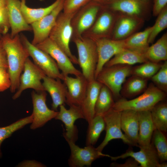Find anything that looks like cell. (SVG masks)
<instances>
[{
  "label": "cell",
  "mask_w": 167,
  "mask_h": 167,
  "mask_svg": "<svg viewBox=\"0 0 167 167\" xmlns=\"http://www.w3.org/2000/svg\"><path fill=\"white\" fill-rule=\"evenodd\" d=\"M0 39L6 54L7 71L11 82L10 90L11 92H15L19 87L21 73L29 55L21 41L20 34L11 37L7 33Z\"/></svg>",
  "instance_id": "cell-1"
},
{
  "label": "cell",
  "mask_w": 167,
  "mask_h": 167,
  "mask_svg": "<svg viewBox=\"0 0 167 167\" xmlns=\"http://www.w3.org/2000/svg\"><path fill=\"white\" fill-rule=\"evenodd\" d=\"M166 94L153 84L150 83L143 93L138 97L129 100L125 98L118 100L114 102L113 109L120 111L126 109L137 112L150 111L157 103L164 100Z\"/></svg>",
  "instance_id": "cell-2"
},
{
  "label": "cell",
  "mask_w": 167,
  "mask_h": 167,
  "mask_svg": "<svg viewBox=\"0 0 167 167\" xmlns=\"http://www.w3.org/2000/svg\"><path fill=\"white\" fill-rule=\"evenodd\" d=\"M77 48L78 64L84 76L88 82L95 79L98 62V54L95 41L90 38L81 36L73 39Z\"/></svg>",
  "instance_id": "cell-3"
},
{
  "label": "cell",
  "mask_w": 167,
  "mask_h": 167,
  "mask_svg": "<svg viewBox=\"0 0 167 167\" xmlns=\"http://www.w3.org/2000/svg\"><path fill=\"white\" fill-rule=\"evenodd\" d=\"M76 13L66 14L61 12L49 37L65 53L73 64H78L77 58L72 54L70 48L73 32L71 20Z\"/></svg>",
  "instance_id": "cell-4"
},
{
  "label": "cell",
  "mask_w": 167,
  "mask_h": 167,
  "mask_svg": "<svg viewBox=\"0 0 167 167\" xmlns=\"http://www.w3.org/2000/svg\"><path fill=\"white\" fill-rule=\"evenodd\" d=\"M132 68L131 66L124 64L104 66L95 80L106 86L113 96L119 99L126 78L131 75Z\"/></svg>",
  "instance_id": "cell-5"
},
{
  "label": "cell",
  "mask_w": 167,
  "mask_h": 167,
  "mask_svg": "<svg viewBox=\"0 0 167 167\" xmlns=\"http://www.w3.org/2000/svg\"><path fill=\"white\" fill-rule=\"evenodd\" d=\"M21 41L27 50L34 63L40 68L46 76L63 80L64 76L54 60L48 53L32 44L22 33L20 34Z\"/></svg>",
  "instance_id": "cell-6"
},
{
  "label": "cell",
  "mask_w": 167,
  "mask_h": 167,
  "mask_svg": "<svg viewBox=\"0 0 167 167\" xmlns=\"http://www.w3.org/2000/svg\"><path fill=\"white\" fill-rule=\"evenodd\" d=\"M119 13L102 5L92 26L86 32V36L92 39L111 38Z\"/></svg>",
  "instance_id": "cell-7"
},
{
  "label": "cell",
  "mask_w": 167,
  "mask_h": 167,
  "mask_svg": "<svg viewBox=\"0 0 167 167\" xmlns=\"http://www.w3.org/2000/svg\"><path fill=\"white\" fill-rule=\"evenodd\" d=\"M23 71L19 87L12 97L14 100L19 97L23 92L27 89H33L37 92L45 91L41 81L46 75L28 58L25 62Z\"/></svg>",
  "instance_id": "cell-8"
},
{
  "label": "cell",
  "mask_w": 167,
  "mask_h": 167,
  "mask_svg": "<svg viewBox=\"0 0 167 167\" xmlns=\"http://www.w3.org/2000/svg\"><path fill=\"white\" fill-rule=\"evenodd\" d=\"M102 6L91 1L76 13L71 20L73 39L82 36L92 26Z\"/></svg>",
  "instance_id": "cell-9"
},
{
  "label": "cell",
  "mask_w": 167,
  "mask_h": 167,
  "mask_svg": "<svg viewBox=\"0 0 167 167\" xmlns=\"http://www.w3.org/2000/svg\"><path fill=\"white\" fill-rule=\"evenodd\" d=\"M36 46L48 53L54 60L64 76L69 75L76 76L82 74L74 66L65 53L49 37Z\"/></svg>",
  "instance_id": "cell-10"
},
{
  "label": "cell",
  "mask_w": 167,
  "mask_h": 167,
  "mask_svg": "<svg viewBox=\"0 0 167 167\" xmlns=\"http://www.w3.org/2000/svg\"><path fill=\"white\" fill-rule=\"evenodd\" d=\"M121 111L111 109L103 115L105 124L106 134L104 139L96 148L102 152L104 148L111 140L120 139L125 143L134 146L122 131L121 126Z\"/></svg>",
  "instance_id": "cell-11"
},
{
  "label": "cell",
  "mask_w": 167,
  "mask_h": 167,
  "mask_svg": "<svg viewBox=\"0 0 167 167\" xmlns=\"http://www.w3.org/2000/svg\"><path fill=\"white\" fill-rule=\"evenodd\" d=\"M33 109L32 121L30 128L34 130L41 127L47 122L55 118L58 112L50 109L46 104L47 94L45 91L31 93Z\"/></svg>",
  "instance_id": "cell-12"
},
{
  "label": "cell",
  "mask_w": 167,
  "mask_h": 167,
  "mask_svg": "<svg viewBox=\"0 0 167 167\" xmlns=\"http://www.w3.org/2000/svg\"><path fill=\"white\" fill-rule=\"evenodd\" d=\"M96 44L98 62L95 79L105 64L115 55L125 49L124 40H117L110 38L93 39Z\"/></svg>",
  "instance_id": "cell-13"
},
{
  "label": "cell",
  "mask_w": 167,
  "mask_h": 167,
  "mask_svg": "<svg viewBox=\"0 0 167 167\" xmlns=\"http://www.w3.org/2000/svg\"><path fill=\"white\" fill-rule=\"evenodd\" d=\"M66 140L71 151L68 160V164L70 167L90 166L92 162L96 159L104 156L108 157V155L103 154L93 145H88L84 148H81L75 142L67 139Z\"/></svg>",
  "instance_id": "cell-14"
},
{
  "label": "cell",
  "mask_w": 167,
  "mask_h": 167,
  "mask_svg": "<svg viewBox=\"0 0 167 167\" xmlns=\"http://www.w3.org/2000/svg\"><path fill=\"white\" fill-rule=\"evenodd\" d=\"M63 2L64 0H61L49 13L30 25L33 33L32 44L36 45L49 37L58 15L63 10Z\"/></svg>",
  "instance_id": "cell-15"
},
{
  "label": "cell",
  "mask_w": 167,
  "mask_h": 167,
  "mask_svg": "<svg viewBox=\"0 0 167 167\" xmlns=\"http://www.w3.org/2000/svg\"><path fill=\"white\" fill-rule=\"evenodd\" d=\"M104 5L115 12L144 20L149 12V0H110Z\"/></svg>",
  "instance_id": "cell-16"
},
{
  "label": "cell",
  "mask_w": 167,
  "mask_h": 167,
  "mask_svg": "<svg viewBox=\"0 0 167 167\" xmlns=\"http://www.w3.org/2000/svg\"><path fill=\"white\" fill-rule=\"evenodd\" d=\"M144 20L138 17L119 13L111 38L117 40L126 39L142 27Z\"/></svg>",
  "instance_id": "cell-17"
},
{
  "label": "cell",
  "mask_w": 167,
  "mask_h": 167,
  "mask_svg": "<svg viewBox=\"0 0 167 167\" xmlns=\"http://www.w3.org/2000/svg\"><path fill=\"white\" fill-rule=\"evenodd\" d=\"M69 106L70 108L67 109L64 105H60V110L54 118L64 124L66 132L63 135L66 140L75 143L77 138V131L75 122L78 119L84 118L80 106L74 105Z\"/></svg>",
  "instance_id": "cell-18"
},
{
  "label": "cell",
  "mask_w": 167,
  "mask_h": 167,
  "mask_svg": "<svg viewBox=\"0 0 167 167\" xmlns=\"http://www.w3.org/2000/svg\"><path fill=\"white\" fill-rule=\"evenodd\" d=\"M67 89L66 103L80 106L85 97L89 82L83 75L75 77L64 76L62 80Z\"/></svg>",
  "instance_id": "cell-19"
},
{
  "label": "cell",
  "mask_w": 167,
  "mask_h": 167,
  "mask_svg": "<svg viewBox=\"0 0 167 167\" xmlns=\"http://www.w3.org/2000/svg\"><path fill=\"white\" fill-rule=\"evenodd\" d=\"M140 150L136 152L128 149L120 155L113 156L109 155L112 161L131 157L140 165L141 167H159L160 163L156 150L153 145L151 144L146 147H139Z\"/></svg>",
  "instance_id": "cell-20"
},
{
  "label": "cell",
  "mask_w": 167,
  "mask_h": 167,
  "mask_svg": "<svg viewBox=\"0 0 167 167\" xmlns=\"http://www.w3.org/2000/svg\"><path fill=\"white\" fill-rule=\"evenodd\" d=\"M10 24L11 37L23 31H31V25L25 21L21 8L20 0H6Z\"/></svg>",
  "instance_id": "cell-21"
},
{
  "label": "cell",
  "mask_w": 167,
  "mask_h": 167,
  "mask_svg": "<svg viewBox=\"0 0 167 167\" xmlns=\"http://www.w3.org/2000/svg\"><path fill=\"white\" fill-rule=\"evenodd\" d=\"M61 80L47 76L42 79L45 91L49 93L52 99V109L56 111L60 105H64L66 101L67 89L65 84Z\"/></svg>",
  "instance_id": "cell-22"
},
{
  "label": "cell",
  "mask_w": 167,
  "mask_h": 167,
  "mask_svg": "<svg viewBox=\"0 0 167 167\" xmlns=\"http://www.w3.org/2000/svg\"><path fill=\"white\" fill-rule=\"evenodd\" d=\"M121 126L126 137L134 146H138L139 123L137 112L131 109L122 111Z\"/></svg>",
  "instance_id": "cell-23"
},
{
  "label": "cell",
  "mask_w": 167,
  "mask_h": 167,
  "mask_svg": "<svg viewBox=\"0 0 167 167\" xmlns=\"http://www.w3.org/2000/svg\"><path fill=\"white\" fill-rule=\"evenodd\" d=\"M102 84L96 80L89 82L86 95L80 106L84 119L89 123L95 115V107Z\"/></svg>",
  "instance_id": "cell-24"
},
{
  "label": "cell",
  "mask_w": 167,
  "mask_h": 167,
  "mask_svg": "<svg viewBox=\"0 0 167 167\" xmlns=\"http://www.w3.org/2000/svg\"><path fill=\"white\" fill-rule=\"evenodd\" d=\"M139 123L138 147L148 146L151 141L155 128L150 111L137 112Z\"/></svg>",
  "instance_id": "cell-25"
},
{
  "label": "cell",
  "mask_w": 167,
  "mask_h": 167,
  "mask_svg": "<svg viewBox=\"0 0 167 167\" xmlns=\"http://www.w3.org/2000/svg\"><path fill=\"white\" fill-rule=\"evenodd\" d=\"M152 26L136 32L124 40L126 49L144 54L149 47L148 39Z\"/></svg>",
  "instance_id": "cell-26"
},
{
  "label": "cell",
  "mask_w": 167,
  "mask_h": 167,
  "mask_svg": "<svg viewBox=\"0 0 167 167\" xmlns=\"http://www.w3.org/2000/svg\"><path fill=\"white\" fill-rule=\"evenodd\" d=\"M148 61L144 54L125 49L115 55L104 66H109L118 64L131 66L136 63H142Z\"/></svg>",
  "instance_id": "cell-27"
},
{
  "label": "cell",
  "mask_w": 167,
  "mask_h": 167,
  "mask_svg": "<svg viewBox=\"0 0 167 167\" xmlns=\"http://www.w3.org/2000/svg\"><path fill=\"white\" fill-rule=\"evenodd\" d=\"M61 1L56 0L46 7L35 8L28 6L26 4V0H20L21 11L27 23L31 25L49 13L58 6Z\"/></svg>",
  "instance_id": "cell-28"
},
{
  "label": "cell",
  "mask_w": 167,
  "mask_h": 167,
  "mask_svg": "<svg viewBox=\"0 0 167 167\" xmlns=\"http://www.w3.org/2000/svg\"><path fill=\"white\" fill-rule=\"evenodd\" d=\"M148 79L132 75L123 84L120 94L125 98H131L144 92L147 88Z\"/></svg>",
  "instance_id": "cell-29"
},
{
  "label": "cell",
  "mask_w": 167,
  "mask_h": 167,
  "mask_svg": "<svg viewBox=\"0 0 167 167\" xmlns=\"http://www.w3.org/2000/svg\"><path fill=\"white\" fill-rule=\"evenodd\" d=\"M148 61L158 63L167 60V33H165L156 42L149 46L144 54Z\"/></svg>",
  "instance_id": "cell-30"
},
{
  "label": "cell",
  "mask_w": 167,
  "mask_h": 167,
  "mask_svg": "<svg viewBox=\"0 0 167 167\" xmlns=\"http://www.w3.org/2000/svg\"><path fill=\"white\" fill-rule=\"evenodd\" d=\"M161 101L151 110L152 119L155 130H158L166 133L167 131V104Z\"/></svg>",
  "instance_id": "cell-31"
},
{
  "label": "cell",
  "mask_w": 167,
  "mask_h": 167,
  "mask_svg": "<svg viewBox=\"0 0 167 167\" xmlns=\"http://www.w3.org/2000/svg\"><path fill=\"white\" fill-rule=\"evenodd\" d=\"M113 95L105 86L102 85L95 107V115L103 116L113 108L114 103Z\"/></svg>",
  "instance_id": "cell-32"
},
{
  "label": "cell",
  "mask_w": 167,
  "mask_h": 167,
  "mask_svg": "<svg viewBox=\"0 0 167 167\" xmlns=\"http://www.w3.org/2000/svg\"><path fill=\"white\" fill-rule=\"evenodd\" d=\"M105 124L103 116L95 115L88 123L86 145H93L98 140L101 132L105 129Z\"/></svg>",
  "instance_id": "cell-33"
},
{
  "label": "cell",
  "mask_w": 167,
  "mask_h": 167,
  "mask_svg": "<svg viewBox=\"0 0 167 167\" xmlns=\"http://www.w3.org/2000/svg\"><path fill=\"white\" fill-rule=\"evenodd\" d=\"M165 133L155 130L151 139V143L156 150L160 163L167 161V139Z\"/></svg>",
  "instance_id": "cell-34"
},
{
  "label": "cell",
  "mask_w": 167,
  "mask_h": 167,
  "mask_svg": "<svg viewBox=\"0 0 167 167\" xmlns=\"http://www.w3.org/2000/svg\"><path fill=\"white\" fill-rule=\"evenodd\" d=\"M32 121V117L31 114L20 119L8 126L0 127V158L2 156L1 148L3 141L10 136L14 132L21 129L26 125L31 123Z\"/></svg>",
  "instance_id": "cell-35"
},
{
  "label": "cell",
  "mask_w": 167,
  "mask_h": 167,
  "mask_svg": "<svg viewBox=\"0 0 167 167\" xmlns=\"http://www.w3.org/2000/svg\"><path fill=\"white\" fill-rule=\"evenodd\" d=\"M162 64L148 61L132 68L131 75L145 79L151 78L159 70Z\"/></svg>",
  "instance_id": "cell-36"
},
{
  "label": "cell",
  "mask_w": 167,
  "mask_h": 167,
  "mask_svg": "<svg viewBox=\"0 0 167 167\" xmlns=\"http://www.w3.org/2000/svg\"><path fill=\"white\" fill-rule=\"evenodd\" d=\"M157 17L150 34L148 42L152 44L158 34L167 27V6L157 16Z\"/></svg>",
  "instance_id": "cell-37"
},
{
  "label": "cell",
  "mask_w": 167,
  "mask_h": 167,
  "mask_svg": "<svg viewBox=\"0 0 167 167\" xmlns=\"http://www.w3.org/2000/svg\"><path fill=\"white\" fill-rule=\"evenodd\" d=\"M153 84L166 93L167 92V61L162 64L158 71L151 78Z\"/></svg>",
  "instance_id": "cell-38"
},
{
  "label": "cell",
  "mask_w": 167,
  "mask_h": 167,
  "mask_svg": "<svg viewBox=\"0 0 167 167\" xmlns=\"http://www.w3.org/2000/svg\"><path fill=\"white\" fill-rule=\"evenodd\" d=\"M91 0H64L63 12L66 14L76 13Z\"/></svg>",
  "instance_id": "cell-39"
},
{
  "label": "cell",
  "mask_w": 167,
  "mask_h": 167,
  "mask_svg": "<svg viewBox=\"0 0 167 167\" xmlns=\"http://www.w3.org/2000/svg\"><path fill=\"white\" fill-rule=\"evenodd\" d=\"M10 24L7 8L6 6L0 9V29L3 35L8 33Z\"/></svg>",
  "instance_id": "cell-40"
},
{
  "label": "cell",
  "mask_w": 167,
  "mask_h": 167,
  "mask_svg": "<svg viewBox=\"0 0 167 167\" xmlns=\"http://www.w3.org/2000/svg\"><path fill=\"white\" fill-rule=\"evenodd\" d=\"M11 85L7 69L0 67V92L10 88Z\"/></svg>",
  "instance_id": "cell-41"
},
{
  "label": "cell",
  "mask_w": 167,
  "mask_h": 167,
  "mask_svg": "<svg viewBox=\"0 0 167 167\" xmlns=\"http://www.w3.org/2000/svg\"><path fill=\"white\" fill-rule=\"evenodd\" d=\"M167 0H154L152 14L154 16H157L167 6Z\"/></svg>",
  "instance_id": "cell-42"
},
{
  "label": "cell",
  "mask_w": 167,
  "mask_h": 167,
  "mask_svg": "<svg viewBox=\"0 0 167 167\" xmlns=\"http://www.w3.org/2000/svg\"><path fill=\"white\" fill-rule=\"evenodd\" d=\"M0 67L8 69V66L6 51L0 39Z\"/></svg>",
  "instance_id": "cell-43"
},
{
  "label": "cell",
  "mask_w": 167,
  "mask_h": 167,
  "mask_svg": "<svg viewBox=\"0 0 167 167\" xmlns=\"http://www.w3.org/2000/svg\"><path fill=\"white\" fill-rule=\"evenodd\" d=\"M128 159L124 163L122 164L113 163L111 164L112 167H139V163L133 158Z\"/></svg>",
  "instance_id": "cell-44"
},
{
  "label": "cell",
  "mask_w": 167,
  "mask_h": 167,
  "mask_svg": "<svg viewBox=\"0 0 167 167\" xmlns=\"http://www.w3.org/2000/svg\"><path fill=\"white\" fill-rule=\"evenodd\" d=\"M44 165L34 160H26L19 163L17 166L21 167H45Z\"/></svg>",
  "instance_id": "cell-45"
},
{
  "label": "cell",
  "mask_w": 167,
  "mask_h": 167,
  "mask_svg": "<svg viewBox=\"0 0 167 167\" xmlns=\"http://www.w3.org/2000/svg\"><path fill=\"white\" fill-rule=\"evenodd\" d=\"M110 0H91V1L97 3L102 5L106 4Z\"/></svg>",
  "instance_id": "cell-46"
},
{
  "label": "cell",
  "mask_w": 167,
  "mask_h": 167,
  "mask_svg": "<svg viewBox=\"0 0 167 167\" xmlns=\"http://www.w3.org/2000/svg\"><path fill=\"white\" fill-rule=\"evenodd\" d=\"M6 6V0H0V9Z\"/></svg>",
  "instance_id": "cell-47"
},
{
  "label": "cell",
  "mask_w": 167,
  "mask_h": 167,
  "mask_svg": "<svg viewBox=\"0 0 167 167\" xmlns=\"http://www.w3.org/2000/svg\"><path fill=\"white\" fill-rule=\"evenodd\" d=\"M167 166V163L166 161L161 162L160 163L159 167H166Z\"/></svg>",
  "instance_id": "cell-48"
},
{
  "label": "cell",
  "mask_w": 167,
  "mask_h": 167,
  "mask_svg": "<svg viewBox=\"0 0 167 167\" xmlns=\"http://www.w3.org/2000/svg\"><path fill=\"white\" fill-rule=\"evenodd\" d=\"M3 36V34L1 30L0 29V39L2 38Z\"/></svg>",
  "instance_id": "cell-49"
},
{
  "label": "cell",
  "mask_w": 167,
  "mask_h": 167,
  "mask_svg": "<svg viewBox=\"0 0 167 167\" xmlns=\"http://www.w3.org/2000/svg\"></svg>",
  "instance_id": "cell-50"
}]
</instances>
